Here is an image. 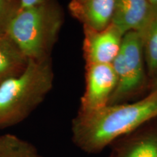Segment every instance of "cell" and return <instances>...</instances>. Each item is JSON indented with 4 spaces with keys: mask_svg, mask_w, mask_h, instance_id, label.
<instances>
[{
    "mask_svg": "<svg viewBox=\"0 0 157 157\" xmlns=\"http://www.w3.org/2000/svg\"><path fill=\"white\" fill-rule=\"evenodd\" d=\"M111 66L117 85L108 105L121 103L138 93L146 86L147 73L142 39L137 31L123 36L120 50Z\"/></svg>",
    "mask_w": 157,
    "mask_h": 157,
    "instance_id": "4",
    "label": "cell"
},
{
    "mask_svg": "<svg viewBox=\"0 0 157 157\" xmlns=\"http://www.w3.org/2000/svg\"><path fill=\"white\" fill-rule=\"evenodd\" d=\"M20 7V0H0V21L9 17Z\"/></svg>",
    "mask_w": 157,
    "mask_h": 157,
    "instance_id": "13",
    "label": "cell"
},
{
    "mask_svg": "<svg viewBox=\"0 0 157 157\" xmlns=\"http://www.w3.org/2000/svg\"><path fill=\"white\" fill-rule=\"evenodd\" d=\"M53 77L49 58L28 60L21 74L0 82V127L28 117L52 89Z\"/></svg>",
    "mask_w": 157,
    "mask_h": 157,
    "instance_id": "3",
    "label": "cell"
},
{
    "mask_svg": "<svg viewBox=\"0 0 157 157\" xmlns=\"http://www.w3.org/2000/svg\"><path fill=\"white\" fill-rule=\"evenodd\" d=\"M150 93H157V76L154 79L151 80Z\"/></svg>",
    "mask_w": 157,
    "mask_h": 157,
    "instance_id": "15",
    "label": "cell"
},
{
    "mask_svg": "<svg viewBox=\"0 0 157 157\" xmlns=\"http://www.w3.org/2000/svg\"><path fill=\"white\" fill-rule=\"evenodd\" d=\"M139 34L142 39L147 75L153 80L157 76V9H154L148 23Z\"/></svg>",
    "mask_w": 157,
    "mask_h": 157,
    "instance_id": "10",
    "label": "cell"
},
{
    "mask_svg": "<svg viewBox=\"0 0 157 157\" xmlns=\"http://www.w3.org/2000/svg\"><path fill=\"white\" fill-rule=\"evenodd\" d=\"M0 157H40L30 145L13 135L0 137Z\"/></svg>",
    "mask_w": 157,
    "mask_h": 157,
    "instance_id": "12",
    "label": "cell"
},
{
    "mask_svg": "<svg viewBox=\"0 0 157 157\" xmlns=\"http://www.w3.org/2000/svg\"><path fill=\"white\" fill-rule=\"evenodd\" d=\"M120 157H157V132H148L135 139Z\"/></svg>",
    "mask_w": 157,
    "mask_h": 157,
    "instance_id": "11",
    "label": "cell"
},
{
    "mask_svg": "<svg viewBox=\"0 0 157 157\" xmlns=\"http://www.w3.org/2000/svg\"><path fill=\"white\" fill-rule=\"evenodd\" d=\"M149 3L151 4V5L152 6V7L155 10L157 9V0H148Z\"/></svg>",
    "mask_w": 157,
    "mask_h": 157,
    "instance_id": "16",
    "label": "cell"
},
{
    "mask_svg": "<svg viewBox=\"0 0 157 157\" xmlns=\"http://www.w3.org/2000/svg\"><path fill=\"white\" fill-rule=\"evenodd\" d=\"M153 13L148 0H116L111 23L124 35L129 31L140 33Z\"/></svg>",
    "mask_w": 157,
    "mask_h": 157,
    "instance_id": "7",
    "label": "cell"
},
{
    "mask_svg": "<svg viewBox=\"0 0 157 157\" xmlns=\"http://www.w3.org/2000/svg\"><path fill=\"white\" fill-rule=\"evenodd\" d=\"M116 85L117 77L111 64H87L79 112H90L107 105Z\"/></svg>",
    "mask_w": 157,
    "mask_h": 157,
    "instance_id": "5",
    "label": "cell"
},
{
    "mask_svg": "<svg viewBox=\"0 0 157 157\" xmlns=\"http://www.w3.org/2000/svg\"><path fill=\"white\" fill-rule=\"evenodd\" d=\"M156 117L157 93H150L134 103L111 104L90 112H79L72 124L73 138L85 151H100L116 138Z\"/></svg>",
    "mask_w": 157,
    "mask_h": 157,
    "instance_id": "1",
    "label": "cell"
},
{
    "mask_svg": "<svg viewBox=\"0 0 157 157\" xmlns=\"http://www.w3.org/2000/svg\"><path fill=\"white\" fill-rule=\"evenodd\" d=\"M83 29V54L87 65L112 63L120 50L122 33L112 23L101 31Z\"/></svg>",
    "mask_w": 157,
    "mask_h": 157,
    "instance_id": "6",
    "label": "cell"
},
{
    "mask_svg": "<svg viewBox=\"0 0 157 157\" xmlns=\"http://www.w3.org/2000/svg\"><path fill=\"white\" fill-rule=\"evenodd\" d=\"M116 0H84L80 3H70L69 11L83 27L101 31L111 23Z\"/></svg>",
    "mask_w": 157,
    "mask_h": 157,
    "instance_id": "8",
    "label": "cell"
},
{
    "mask_svg": "<svg viewBox=\"0 0 157 157\" xmlns=\"http://www.w3.org/2000/svg\"><path fill=\"white\" fill-rule=\"evenodd\" d=\"M50 0H20L19 8H26V7H30L32 6L48 2Z\"/></svg>",
    "mask_w": 157,
    "mask_h": 157,
    "instance_id": "14",
    "label": "cell"
},
{
    "mask_svg": "<svg viewBox=\"0 0 157 157\" xmlns=\"http://www.w3.org/2000/svg\"><path fill=\"white\" fill-rule=\"evenodd\" d=\"M5 34L27 60L48 58L62 26L63 15L55 0L18 8L8 18Z\"/></svg>",
    "mask_w": 157,
    "mask_h": 157,
    "instance_id": "2",
    "label": "cell"
},
{
    "mask_svg": "<svg viewBox=\"0 0 157 157\" xmlns=\"http://www.w3.org/2000/svg\"><path fill=\"white\" fill-rule=\"evenodd\" d=\"M28 60L7 35H0V82L18 75Z\"/></svg>",
    "mask_w": 157,
    "mask_h": 157,
    "instance_id": "9",
    "label": "cell"
},
{
    "mask_svg": "<svg viewBox=\"0 0 157 157\" xmlns=\"http://www.w3.org/2000/svg\"><path fill=\"white\" fill-rule=\"evenodd\" d=\"M83 1L84 0H71L70 3H80Z\"/></svg>",
    "mask_w": 157,
    "mask_h": 157,
    "instance_id": "17",
    "label": "cell"
}]
</instances>
